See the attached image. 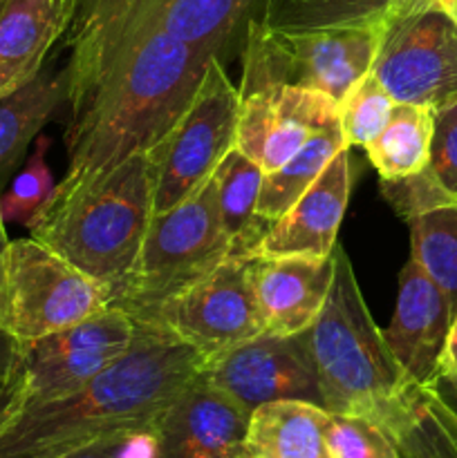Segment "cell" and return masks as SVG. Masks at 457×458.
Returning a JSON list of instances; mask_svg holds the SVG:
<instances>
[{
    "instance_id": "cell-1",
    "label": "cell",
    "mask_w": 457,
    "mask_h": 458,
    "mask_svg": "<svg viewBox=\"0 0 457 458\" xmlns=\"http://www.w3.org/2000/svg\"><path fill=\"white\" fill-rule=\"evenodd\" d=\"M70 47V165L52 199L83 191L160 143L218 56L166 34L148 0H76Z\"/></svg>"
},
{
    "instance_id": "cell-2",
    "label": "cell",
    "mask_w": 457,
    "mask_h": 458,
    "mask_svg": "<svg viewBox=\"0 0 457 458\" xmlns=\"http://www.w3.org/2000/svg\"><path fill=\"white\" fill-rule=\"evenodd\" d=\"M202 360L160 327L137 322L121 360L61 401L27 405L0 432V458H52L125 429L160 428Z\"/></svg>"
},
{
    "instance_id": "cell-3",
    "label": "cell",
    "mask_w": 457,
    "mask_h": 458,
    "mask_svg": "<svg viewBox=\"0 0 457 458\" xmlns=\"http://www.w3.org/2000/svg\"><path fill=\"white\" fill-rule=\"evenodd\" d=\"M332 258L334 276L325 307L298 340L316 376L323 407L372 420L399 445L415 420L421 387L403 374L372 320L348 253L336 244Z\"/></svg>"
},
{
    "instance_id": "cell-4",
    "label": "cell",
    "mask_w": 457,
    "mask_h": 458,
    "mask_svg": "<svg viewBox=\"0 0 457 458\" xmlns=\"http://www.w3.org/2000/svg\"><path fill=\"white\" fill-rule=\"evenodd\" d=\"M152 208L148 150L74 195L49 199L30 224V237L115 293L137 258Z\"/></svg>"
},
{
    "instance_id": "cell-5",
    "label": "cell",
    "mask_w": 457,
    "mask_h": 458,
    "mask_svg": "<svg viewBox=\"0 0 457 458\" xmlns=\"http://www.w3.org/2000/svg\"><path fill=\"white\" fill-rule=\"evenodd\" d=\"M231 242L220 222L213 177L166 213L152 215L133 267L112 293L110 307L134 320L231 258Z\"/></svg>"
},
{
    "instance_id": "cell-6",
    "label": "cell",
    "mask_w": 457,
    "mask_h": 458,
    "mask_svg": "<svg viewBox=\"0 0 457 458\" xmlns=\"http://www.w3.org/2000/svg\"><path fill=\"white\" fill-rule=\"evenodd\" d=\"M384 25L272 30L260 18L246 25L240 89L289 85L325 94L341 106L354 85L370 74L384 43Z\"/></svg>"
},
{
    "instance_id": "cell-7",
    "label": "cell",
    "mask_w": 457,
    "mask_h": 458,
    "mask_svg": "<svg viewBox=\"0 0 457 458\" xmlns=\"http://www.w3.org/2000/svg\"><path fill=\"white\" fill-rule=\"evenodd\" d=\"M112 291L34 237L0 253V334L27 344L110 307Z\"/></svg>"
},
{
    "instance_id": "cell-8",
    "label": "cell",
    "mask_w": 457,
    "mask_h": 458,
    "mask_svg": "<svg viewBox=\"0 0 457 458\" xmlns=\"http://www.w3.org/2000/svg\"><path fill=\"white\" fill-rule=\"evenodd\" d=\"M237 114L240 88L231 83L220 56H213L186 110L148 150L155 215L175 208L213 174L236 146Z\"/></svg>"
},
{
    "instance_id": "cell-9",
    "label": "cell",
    "mask_w": 457,
    "mask_h": 458,
    "mask_svg": "<svg viewBox=\"0 0 457 458\" xmlns=\"http://www.w3.org/2000/svg\"><path fill=\"white\" fill-rule=\"evenodd\" d=\"M372 76L397 103L430 110L457 98V21L439 0H403L385 18Z\"/></svg>"
},
{
    "instance_id": "cell-10",
    "label": "cell",
    "mask_w": 457,
    "mask_h": 458,
    "mask_svg": "<svg viewBox=\"0 0 457 458\" xmlns=\"http://www.w3.org/2000/svg\"><path fill=\"white\" fill-rule=\"evenodd\" d=\"M137 322L160 327L175 340L195 349L202 358L218 356L264 335L249 258L231 255Z\"/></svg>"
},
{
    "instance_id": "cell-11",
    "label": "cell",
    "mask_w": 457,
    "mask_h": 458,
    "mask_svg": "<svg viewBox=\"0 0 457 458\" xmlns=\"http://www.w3.org/2000/svg\"><path fill=\"white\" fill-rule=\"evenodd\" d=\"M137 322L108 307L67 329L27 344H13L27 387V405L61 401L97 378L128 353Z\"/></svg>"
},
{
    "instance_id": "cell-12",
    "label": "cell",
    "mask_w": 457,
    "mask_h": 458,
    "mask_svg": "<svg viewBox=\"0 0 457 458\" xmlns=\"http://www.w3.org/2000/svg\"><path fill=\"white\" fill-rule=\"evenodd\" d=\"M197 378L240 405L246 414L273 401H309L323 407L321 389L298 335H258L204 358Z\"/></svg>"
},
{
    "instance_id": "cell-13",
    "label": "cell",
    "mask_w": 457,
    "mask_h": 458,
    "mask_svg": "<svg viewBox=\"0 0 457 458\" xmlns=\"http://www.w3.org/2000/svg\"><path fill=\"white\" fill-rule=\"evenodd\" d=\"M339 116V106L312 89L289 85L240 89L236 148L269 174L285 165L316 130Z\"/></svg>"
},
{
    "instance_id": "cell-14",
    "label": "cell",
    "mask_w": 457,
    "mask_h": 458,
    "mask_svg": "<svg viewBox=\"0 0 457 458\" xmlns=\"http://www.w3.org/2000/svg\"><path fill=\"white\" fill-rule=\"evenodd\" d=\"M453 311L446 295L412 259L399 273L392 322L384 331L385 344L412 385L428 389L437 383Z\"/></svg>"
},
{
    "instance_id": "cell-15",
    "label": "cell",
    "mask_w": 457,
    "mask_h": 458,
    "mask_svg": "<svg viewBox=\"0 0 457 458\" xmlns=\"http://www.w3.org/2000/svg\"><path fill=\"white\" fill-rule=\"evenodd\" d=\"M349 186V148H343L305 195L269 224L246 258H330L348 208Z\"/></svg>"
},
{
    "instance_id": "cell-16",
    "label": "cell",
    "mask_w": 457,
    "mask_h": 458,
    "mask_svg": "<svg viewBox=\"0 0 457 458\" xmlns=\"http://www.w3.org/2000/svg\"><path fill=\"white\" fill-rule=\"evenodd\" d=\"M264 335L294 338L316 322L334 276V258H249Z\"/></svg>"
},
{
    "instance_id": "cell-17",
    "label": "cell",
    "mask_w": 457,
    "mask_h": 458,
    "mask_svg": "<svg viewBox=\"0 0 457 458\" xmlns=\"http://www.w3.org/2000/svg\"><path fill=\"white\" fill-rule=\"evenodd\" d=\"M249 414L195 376L161 423L164 458H240Z\"/></svg>"
},
{
    "instance_id": "cell-18",
    "label": "cell",
    "mask_w": 457,
    "mask_h": 458,
    "mask_svg": "<svg viewBox=\"0 0 457 458\" xmlns=\"http://www.w3.org/2000/svg\"><path fill=\"white\" fill-rule=\"evenodd\" d=\"M74 12L76 0H0V98L40 74Z\"/></svg>"
},
{
    "instance_id": "cell-19",
    "label": "cell",
    "mask_w": 457,
    "mask_h": 458,
    "mask_svg": "<svg viewBox=\"0 0 457 458\" xmlns=\"http://www.w3.org/2000/svg\"><path fill=\"white\" fill-rule=\"evenodd\" d=\"M325 407L309 401H273L249 414L246 458H334Z\"/></svg>"
},
{
    "instance_id": "cell-20",
    "label": "cell",
    "mask_w": 457,
    "mask_h": 458,
    "mask_svg": "<svg viewBox=\"0 0 457 458\" xmlns=\"http://www.w3.org/2000/svg\"><path fill=\"white\" fill-rule=\"evenodd\" d=\"M65 98L67 67L58 72L43 67L34 81L0 98V191Z\"/></svg>"
},
{
    "instance_id": "cell-21",
    "label": "cell",
    "mask_w": 457,
    "mask_h": 458,
    "mask_svg": "<svg viewBox=\"0 0 457 458\" xmlns=\"http://www.w3.org/2000/svg\"><path fill=\"white\" fill-rule=\"evenodd\" d=\"M211 177L218 195L220 222L231 242V255L246 258L269 226L255 215L264 173L240 148L233 146Z\"/></svg>"
},
{
    "instance_id": "cell-22",
    "label": "cell",
    "mask_w": 457,
    "mask_h": 458,
    "mask_svg": "<svg viewBox=\"0 0 457 458\" xmlns=\"http://www.w3.org/2000/svg\"><path fill=\"white\" fill-rule=\"evenodd\" d=\"M264 0H148L168 36L193 49L218 54L246 13Z\"/></svg>"
},
{
    "instance_id": "cell-23",
    "label": "cell",
    "mask_w": 457,
    "mask_h": 458,
    "mask_svg": "<svg viewBox=\"0 0 457 458\" xmlns=\"http://www.w3.org/2000/svg\"><path fill=\"white\" fill-rule=\"evenodd\" d=\"M343 148H349L345 143L343 130H341V116L332 123L323 125L321 130L307 139L303 148L280 165L273 173L264 174L263 186H260L258 206L255 215L263 222H276L280 215H285L291 208L298 197L305 195L309 186L321 177L323 170L327 168L332 159L339 155Z\"/></svg>"
},
{
    "instance_id": "cell-24",
    "label": "cell",
    "mask_w": 457,
    "mask_h": 458,
    "mask_svg": "<svg viewBox=\"0 0 457 458\" xmlns=\"http://www.w3.org/2000/svg\"><path fill=\"white\" fill-rule=\"evenodd\" d=\"M435 110L412 103H397L384 130L366 148L367 159L381 182H394L428 168Z\"/></svg>"
},
{
    "instance_id": "cell-25",
    "label": "cell",
    "mask_w": 457,
    "mask_h": 458,
    "mask_svg": "<svg viewBox=\"0 0 457 458\" xmlns=\"http://www.w3.org/2000/svg\"><path fill=\"white\" fill-rule=\"evenodd\" d=\"M410 259L446 295L457 313V201L435 206L408 219Z\"/></svg>"
},
{
    "instance_id": "cell-26",
    "label": "cell",
    "mask_w": 457,
    "mask_h": 458,
    "mask_svg": "<svg viewBox=\"0 0 457 458\" xmlns=\"http://www.w3.org/2000/svg\"><path fill=\"white\" fill-rule=\"evenodd\" d=\"M403 0H264L260 21L272 30L384 25Z\"/></svg>"
},
{
    "instance_id": "cell-27",
    "label": "cell",
    "mask_w": 457,
    "mask_h": 458,
    "mask_svg": "<svg viewBox=\"0 0 457 458\" xmlns=\"http://www.w3.org/2000/svg\"><path fill=\"white\" fill-rule=\"evenodd\" d=\"M49 146H52V139L36 137L34 150H31L25 168L16 174L9 191L0 195V215H3L4 224L13 222L30 226L52 199L56 183H54L47 161H45Z\"/></svg>"
},
{
    "instance_id": "cell-28",
    "label": "cell",
    "mask_w": 457,
    "mask_h": 458,
    "mask_svg": "<svg viewBox=\"0 0 457 458\" xmlns=\"http://www.w3.org/2000/svg\"><path fill=\"white\" fill-rule=\"evenodd\" d=\"M394 106H397V101L381 88L372 72L363 76L339 106L345 143L349 148L367 146L384 130Z\"/></svg>"
},
{
    "instance_id": "cell-29",
    "label": "cell",
    "mask_w": 457,
    "mask_h": 458,
    "mask_svg": "<svg viewBox=\"0 0 457 458\" xmlns=\"http://www.w3.org/2000/svg\"><path fill=\"white\" fill-rule=\"evenodd\" d=\"M417 447L430 458H457V419L442 405L433 389H421L415 420L399 438V447Z\"/></svg>"
},
{
    "instance_id": "cell-30",
    "label": "cell",
    "mask_w": 457,
    "mask_h": 458,
    "mask_svg": "<svg viewBox=\"0 0 457 458\" xmlns=\"http://www.w3.org/2000/svg\"><path fill=\"white\" fill-rule=\"evenodd\" d=\"M327 441L334 458H403L397 441L385 429L358 416L330 411Z\"/></svg>"
},
{
    "instance_id": "cell-31",
    "label": "cell",
    "mask_w": 457,
    "mask_h": 458,
    "mask_svg": "<svg viewBox=\"0 0 457 458\" xmlns=\"http://www.w3.org/2000/svg\"><path fill=\"white\" fill-rule=\"evenodd\" d=\"M52 458H164L161 425L110 434Z\"/></svg>"
},
{
    "instance_id": "cell-32",
    "label": "cell",
    "mask_w": 457,
    "mask_h": 458,
    "mask_svg": "<svg viewBox=\"0 0 457 458\" xmlns=\"http://www.w3.org/2000/svg\"><path fill=\"white\" fill-rule=\"evenodd\" d=\"M430 177L457 199V98L435 110L433 141H430Z\"/></svg>"
},
{
    "instance_id": "cell-33",
    "label": "cell",
    "mask_w": 457,
    "mask_h": 458,
    "mask_svg": "<svg viewBox=\"0 0 457 458\" xmlns=\"http://www.w3.org/2000/svg\"><path fill=\"white\" fill-rule=\"evenodd\" d=\"M381 191H384V197L390 201V206L397 210L399 217H403L406 222L415 215L424 213V210L435 208V206L457 201L444 192V188L430 177L428 170L406 179L381 182Z\"/></svg>"
},
{
    "instance_id": "cell-34",
    "label": "cell",
    "mask_w": 457,
    "mask_h": 458,
    "mask_svg": "<svg viewBox=\"0 0 457 458\" xmlns=\"http://www.w3.org/2000/svg\"><path fill=\"white\" fill-rule=\"evenodd\" d=\"M437 383H457V313L453 318L451 334H448L446 349H444L442 369H439Z\"/></svg>"
},
{
    "instance_id": "cell-35",
    "label": "cell",
    "mask_w": 457,
    "mask_h": 458,
    "mask_svg": "<svg viewBox=\"0 0 457 458\" xmlns=\"http://www.w3.org/2000/svg\"><path fill=\"white\" fill-rule=\"evenodd\" d=\"M428 389H433V394L442 401V405L457 419V383H435Z\"/></svg>"
},
{
    "instance_id": "cell-36",
    "label": "cell",
    "mask_w": 457,
    "mask_h": 458,
    "mask_svg": "<svg viewBox=\"0 0 457 458\" xmlns=\"http://www.w3.org/2000/svg\"><path fill=\"white\" fill-rule=\"evenodd\" d=\"M401 450V456L403 458H430L428 454H424L421 450H417V447H408V445H401L399 447Z\"/></svg>"
},
{
    "instance_id": "cell-37",
    "label": "cell",
    "mask_w": 457,
    "mask_h": 458,
    "mask_svg": "<svg viewBox=\"0 0 457 458\" xmlns=\"http://www.w3.org/2000/svg\"><path fill=\"white\" fill-rule=\"evenodd\" d=\"M9 237H7V231H4V222H3V215H0V253H3V249L7 246ZM0 338H3V334H0Z\"/></svg>"
},
{
    "instance_id": "cell-38",
    "label": "cell",
    "mask_w": 457,
    "mask_h": 458,
    "mask_svg": "<svg viewBox=\"0 0 457 458\" xmlns=\"http://www.w3.org/2000/svg\"><path fill=\"white\" fill-rule=\"evenodd\" d=\"M448 12H451L453 16H455V21H457V0H453V4H451V9H448Z\"/></svg>"
},
{
    "instance_id": "cell-39",
    "label": "cell",
    "mask_w": 457,
    "mask_h": 458,
    "mask_svg": "<svg viewBox=\"0 0 457 458\" xmlns=\"http://www.w3.org/2000/svg\"><path fill=\"white\" fill-rule=\"evenodd\" d=\"M439 3H442V4H444V7H446V9H451L453 0H439Z\"/></svg>"
},
{
    "instance_id": "cell-40",
    "label": "cell",
    "mask_w": 457,
    "mask_h": 458,
    "mask_svg": "<svg viewBox=\"0 0 457 458\" xmlns=\"http://www.w3.org/2000/svg\"><path fill=\"white\" fill-rule=\"evenodd\" d=\"M240 458H246V456H245V454H242V456H240Z\"/></svg>"
}]
</instances>
